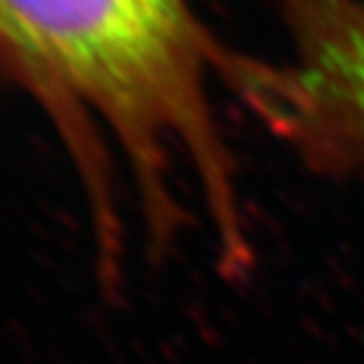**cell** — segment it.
I'll return each instance as SVG.
<instances>
[{
    "label": "cell",
    "instance_id": "obj_1",
    "mask_svg": "<svg viewBox=\"0 0 364 364\" xmlns=\"http://www.w3.org/2000/svg\"><path fill=\"white\" fill-rule=\"evenodd\" d=\"M223 46L189 0H0V74L38 105L102 213L123 176L159 225L176 220L187 178L237 270L249 244L213 105Z\"/></svg>",
    "mask_w": 364,
    "mask_h": 364
},
{
    "label": "cell",
    "instance_id": "obj_2",
    "mask_svg": "<svg viewBox=\"0 0 364 364\" xmlns=\"http://www.w3.org/2000/svg\"><path fill=\"white\" fill-rule=\"evenodd\" d=\"M284 50L225 46L218 81L317 176H364V0H270Z\"/></svg>",
    "mask_w": 364,
    "mask_h": 364
}]
</instances>
